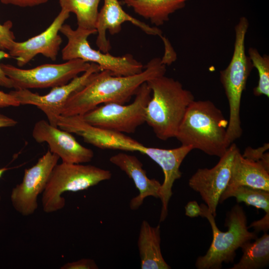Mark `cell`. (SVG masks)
Returning a JSON list of instances; mask_svg holds the SVG:
<instances>
[{
  "label": "cell",
  "mask_w": 269,
  "mask_h": 269,
  "mask_svg": "<svg viewBox=\"0 0 269 269\" xmlns=\"http://www.w3.org/2000/svg\"><path fill=\"white\" fill-rule=\"evenodd\" d=\"M166 65L162 58L157 57L151 59L141 72L133 75L117 76L104 70L97 72L82 88L68 98L61 116H82L100 104H125L143 83L165 75Z\"/></svg>",
  "instance_id": "obj_1"
},
{
  "label": "cell",
  "mask_w": 269,
  "mask_h": 269,
  "mask_svg": "<svg viewBox=\"0 0 269 269\" xmlns=\"http://www.w3.org/2000/svg\"><path fill=\"white\" fill-rule=\"evenodd\" d=\"M228 125V121L212 102L194 100L187 108L175 137L182 145L221 157L230 146Z\"/></svg>",
  "instance_id": "obj_2"
},
{
  "label": "cell",
  "mask_w": 269,
  "mask_h": 269,
  "mask_svg": "<svg viewBox=\"0 0 269 269\" xmlns=\"http://www.w3.org/2000/svg\"><path fill=\"white\" fill-rule=\"evenodd\" d=\"M146 83L152 95L146 108L145 123L159 139L175 137L187 108L195 100L193 95L180 82L165 75Z\"/></svg>",
  "instance_id": "obj_3"
},
{
  "label": "cell",
  "mask_w": 269,
  "mask_h": 269,
  "mask_svg": "<svg viewBox=\"0 0 269 269\" xmlns=\"http://www.w3.org/2000/svg\"><path fill=\"white\" fill-rule=\"evenodd\" d=\"M249 27L248 19L241 17L235 27V38L233 55L228 66L220 71V79L229 106L227 137L230 145L242 134L240 119L242 96L253 68L246 54L245 37Z\"/></svg>",
  "instance_id": "obj_4"
},
{
  "label": "cell",
  "mask_w": 269,
  "mask_h": 269,
  "mask_svg": "<svg viewBox=\"0 0 269 269\" xmlns=\"http://www.w3.org/2000/svg\"><path fill=\"white\" fill-rule=\"evenodd\" d=\"M201 215L209 221L212 230L213 239L206 254L199 257L195 266L198 269H220L223 263H233L236 251L246 242L256 239L255 232L249 231L247 219L242 206L237 204L228 212L225 225L226 232L220 230L215 217L205 204H201Z\"/></svg>",
  "instance_id": "obj_5"
},
{
  "label": "cell",
  "mask_w": 269,
  "mask_h": 269,
  "mask_svg": "<svg viewBox=\"0 0 269 269\" xmlns=\"http://www.w3.org/2000/svg\"><path fill=\"white\" fill-rule=\"evenodd\" d=\"M110 170L82 163L62 162L53 168L42 192L43 210L51 213L63 209L65 199L62 196L66 192L86 190L101 181L112 177Z\"/></svg>",
  "instance_id": "obj_6"
},
{
  "label": "cell",
  "mask_w": 269,
  "mask_h": 269,
  "mask_svg": "<svg viewBox=\"0 0 269 269\" xmlns=\"http://www.w3.org/2000/svg\"><path fill=\"white\" fill-rule=\"evenodd\" d=\"M68 42L61 51L63 60L80 59L98 65L102 70H108L117 76H130L141 72L144 66L131 54L114 56L109 53L95 50L90 45L88 37L97 33L96 29L77 27L73 29L70 25L63 24L60 29Z\"/></svg>",
  "instance_id": "obj_7"
},
{
  "label": "cell",
  "mask_w": 269,
  "mask_h": 269,
  "mask_svg": "<svg viewBox=\"0 0 269 269\" xmlns=\"http://www.w3.org/2000/svg\"><path fill=\"white\" fill-rule=\"evenodd\" d=\"M151 97V91L146 82L139 87L131 104H104L81 116L85 122L96 127L123 134L133 133L145 123L146 108Z\"/></svg>",
  "instance_id": "obj_8"
},
{
  "label": "cell",
  "mask_w": 269,
  "mask_h": 269,
  "mask_svg": "<svg viewBox=\"0 0 269 269\" xmlns=\"http://www.w3.org/2000/svg\"><path fill=\"white\" fill-rule=\"evenodd\" d=\"M90 65L91 63L80 59L68 60L61 64H44L29 69L0 63L1 69L11 80L15 90L53 88L63 85L85 72Z\"/></svg>",
  "instance_id": "obj_9"
},
{
  "label": "cell",
  "mask_w": 269,
  "mask_h": 269,
  "mask_svg": "<svg viewBox=\"0 0 269 269\" xmlns=\"http://www.w3.org/2000/svg\"><path fill=\"white\" fill-rule=\"evenodd\" d=\"M59 156L49 150L32 166L24 170L21 183L13 187L10 201L13 208L23 216L32 215L38 207L37 197L42 193Z\"/></svg>",
  "instance_id": "obj_10"
},
{
  "label": "cell",
  "mask_w": 269,
  "mask_h": 269,
  "mask_svg": "<svg viewBox=\"0 0 269 269\" xmlns=\"http://www.w3.org/2000/svg\"><path fill=\"white\" fill-rule=\"evenodd\" d=\"M101 70L98 65L91 63L88 69L81 75L76 77L65 85L52 88L48 93L44 95L34 93L29 89L14 90L9 93L20 105H31L37 107L45 114L51 125L57 127L58 119L68 98L82 88L95 73Z\"/></svg>",
  "instance_id": "obj_11"
},
{
  "label": "cell",
  "mask_w": 269,
  "mask_h": 269,
  "mask_svg": "<svg viewBox=\"0 0 269 269\" xmlns=\"http://www.w3.org/2000/svg\"><path fill=\"white\" fill-rule=\"evenodd\" d=\"M238 149L236 144L232 143L215 166L210 169L199 168L189 180L190 187L199 193L214 217L220 198L229 183Z\"/></svg>",
  "instance_id": "obj_12"
},
{
  "label": "cell",
  "mask_w": 269,
  "mask_h": 269,
  "mask_svg": "<svg viewBox=\"0 0 269 269\" xmlns=\"http://www.w3.org/2000/svg\"><path fill=\"white\" fill-rule=\"evenodd\" d=\"M57 126L60 129L81 136L86 142L101 149L141 153L145 146L123 133L92 125L80 115L60 116Z\"/></svg>",
  "instance_id": "obj_13"
},
{
  "label": "cell",
  "mask_w": 269,
  "mask_h": 269,
  "mask_svg": "<svg viewBox=\"0 0 269 269\" xmlns=\"http://www.w3.org/2000/svg\"><path fill=\"white\" fill-rule=\"evenodd\" d=\"M69 15V12L61 9L44 31L24 41H14L8 54L10 57L16 59L17 65L23 67L38 54L52 61L56 60L62 42L59 32Z\"/></svg>",
  "instance_id": "obj_14"
},
{
  "label": "cell",
  "mask_w": 269,
  "mask_h": 269,
  "mask_svg": "<svg viewBox=\"0 0 269 269\" xmlns=\"http://www.w3.org/2000/svg\"><path fill=\"white\" fill-rule=\"evenodd\" d=\"M32 135L38 143L46 142L49 150L57 155L62 162L84 163L91 161L94 152L81 145L71 133L41 120L34 125Z\"/></svg>",
  "instance_id": "obj_15"
},
{
  "label": "cell",
  "mask_w": 269,
  "mask_h": 269,
  "mask_svg": "<svg viewBox=\"0 0 269 269\" xmlns=\"http://www.w3.org/2000/svg\"><path fill=\"white\" fill-rule=\"evenodd\" d=\"M104 1L96 23L97 33L96 43L101 51L109 53L111 48L110 41L107 38L106 31L108 30L112 35L118 34L122 30V24L127 21L147 34L160 36L163 42L167 39L162 36V31L157 27L150 26L125 11L118 0H104Z\"/></svg>",
  "instance_id": "obj_16"
},
{
  "label": "cell",
  "mask_w": 269,
  "mask_h": 269,
  "mask_svg": "<svg viewBox=\"0 0 269 269\" xmlns=\"http://www.w3.org/2000/svg\"><path fill=\"white\" fill-rule=\"evenodd\" d=\"M193 150L190 146L181 145L172 149L144 146L142 153L145 154L158 164L164 174L161 184L160 199L162 207L159 222L165 220L168 214V205L172 195V188L175 181L182 175L180 166L187 154Z\"/></svg>",
  "instance_id": "obj_17"
},
{
  "label": "cell",
  "mask_w": 269,
  "mask_h": 269,
  "mask_svg": "<svg viewBox=\"0 0 269 269\" xmlns=\"http://www.w3.org/2000/svg\"><path fill=\"white\" fill-rule=\"evenodd\" d=\"M110 161L133 180L139 191L138 195L130 201L132 210L138 209L148 196L160 198L161 184L155 179L147 177L142 163L135 156L120 152L111 156Z\"/></svg>",
  "instance_id": "obj_18"
},
{
  "label": "cell",
  "mask_w": 269,
  "mask_h": 269,
  "mask_svg": "<svg viewBox=\"0 0 269 269\" xmlns=\"http://www.w3.org/2000/svg\"><path fill=\"white\" fill-rule=\"evenodd\" d=\"M239 185L269 191V171L261 164L244 157L238 148L234 157L227 186Z\"/></svg>",
  "instance_id": "obj_19"
},
{
  "label": "cell",
  "mask_w": 269,
  "mask_h": 269,
  "mask_svg": "<svg viewBox=\"0 0 269 269\" xmlns=\"http://www.w3.org/2000/svg\"><path fill=\"white\" fill-rule=\"evenodd\" d=\"M160 229L159 224L152 227L145 220H143L141 224L137 246L141 269L171 268L161 254Z\"/></svg>",
  "instance_id": "obj_20"
},
{
  "label": "cell",
  "mask_w": 269,
  "mask_h": 269,
  "mask_svg": "<svg viewBox=\"0 0 269 269\" xmlns=\"http://www.w3.org/2000/svg\"><path fill=\"white\" fill-rule=\"evenodd\" d=\"M188 0H123L136 14L158 27L167 21L169 15L182 8Z\"/></svg>",
  "instance_id": "obj_21"
},
{
  "label": "cell",
  "mask_w": 269,
  "mask_h": 269,
  "mask_svg": "<svg viewBox=\"0 0 269 269\" xmlns=\"http://www.w3.org/2000/svg\"><path fill=\"white\" fill-rule=\"evenodd\" d=\"M255 241L246 242L241 248L243 255L239 262L231 269H259L269 263V235L267 233Z\"/></svg>",
  "instance_id": "obj_22"
},
{
  "label": "cell",
  "mask_w": 269,
  "mask_h": 269,
  "mask_svg": "<svg viewBox=\"0 0 269 269\" xmlns=\"http://www.w3.org/2000/svg\"><path fill=\"white\" fill-rule=\"evenodd\" d=\"M232 197L236 198L238 203L243 202L269 214V191L243 185L227 186L220 198L219 203Z\"/></svg>",
  "instance_id": "obj_23"
},
{
  "label": "cell",
  "mask_w": 269,
  "mask_h": 269,
  "mask_svg": "<svg viewBox=\"0 0 269 269\" xmlns=\"http://www.w3.org/2000/svg\"><path fill=\"white\" fill-rule=\"evenodd\" d=\"M101 0H59L61 9L76 15L78 27L87 29H96Z\"/></svg>",
  "instance_id": "obj_24"
},
{
  "label": "cell",
  "mask_w": 269,
  "mask_h": 269,
  "mask_svg": "<svg viewBox=\"0 0 269 269\" xmlns=\"http://www.w3.org/2000/svg\"><path fill=\"white\" fill-rule=\"evenodd\" d=\"M249 57L253 67L258 72L259 81L257 86L253 89L254 95L269 97V57L261 55L255 48L250 47L248 50Z\"/></svg>",
  "instance_id": "obj_25"
},
{
  "label": "cell",
  "mask_w": 269,
  "mask_h": 269,
  "mask_svg": "<svg viewBox=\"0 0 269 269\" xmlns=\"http://www.w3.org/2000/svg\"><path fill=\"white\" fill-rule=\"evenodd\" d=\"M269 148V143H265L263 146L255 149L248 146L245 149L242 156L248 159L261 164L269 171V154L268 152H266Z\"/></svg>",
  "instance_id": "obj_26"
},
{
  "label": "cell",
  "mask_w": 269,
  "mask_h": 269,
  "mask_svg": "<svg viewBox=\"0 0 269 269\" xmlns=\"http://www.w3.org/2000/svg\"><path fill=\"white\" fill-rule=\"evenodd\" d=\"M12 23L8 20L0 23V49L9 50L15 41V36L11 30Z\"/></svg>",
  "instance_id": "obj_27"
},
{
  "label": "cell",
  "mask_w": 269,
  "mask_h": 269,
  "mask_svg": "<svg viewBox=\"0 0 269 269\" xmlns=\"http://www.w3.org/2000/svg\"><path fill=\"white\" fill-rule=\"evenodd\" d=\"M98 266L94 260L91 259H82L78 261L67 263L61 269H98Z\"/></svg>",
  "instance_id": "obj_28"
},
{
  "label": "cell",
  "mask_w": 269,
  "mask_h": 269,
  "mask_svg": "<svg viewBox=\"0 0 269 269\" xmlns=\"http://www.w3.org/2000/svg\"><path fill=\"white\" fill-rule=\"evenodd\" d=\"M5 4H11L22 7H33L47 2L48 0H0Z\"/></svg>",
  "instance_id": "obj_29"
},
{
  "label": "cell",
  "mask_w": 269,
  "mask_h": 269,
  "mask_svg": "<svg viewBox=\"0 0 269 269\" xmlns=\"http://www.w3.org/2000/svg\"><path fill=\"white\" fill-rule=\"evenodd\" d=\"M10 58L8 53L0 49V60L5 58ZM0 86L7 88H13L11 80L5 74L0 66Z\"/></svg>",
  "instance_id": "obj_30"
},
{
  "label": "cell",
  "mask_w": 269,
  "mask_h": 269,
  "mask_svg": "<svg viewBox=\"0 0 269 269\" xmlns=\"http://www.w3.org/2000/svg\"><path fill=\"white\" fill-rule=\"evenodd\" d=\"M20 105L15 98L9 93H5L0 91V108L12 107H18Z\"/></svg>",
  "instance_id": "obj_31"
},
{
  "label": "cell",
  "mask_w": 269,
  "mask_h": 269,
  "mask_svg": "<svg viewBox=\"0 0 269 269\" xmlns=\"http://www.w3.org/2000/svg\"><path fill=\"white\" fill-rule=\"evenodd\" d=\"M185 209V215L189 217L194 218L201 215V207L196 201L188 202Z\"/></svg>",
  "instance_id": "obj_32"
},
{
  "label": "cell",
  "mask_w": 269,
  "mask_h": 269,
  "mask_svg": "<svg viewBox=\"0 0 269 269\" xmlns=\"http://www.w3.org/2000/svg\"><path fill=\"white\" fill-rule=\"evenodd\" d=\"M253 228L255 232H266L269 228V214L266 215L260 220L253 222L248 228Z\"/></svg>",
  "instance_id": "obj_33"
},
{
  "label": "cell",
  "mask_w": 269,
  "mask_h": 269,
  "mask_svg": "<svg viewBox=\"0 0 269 269\" xmlns=\"http://www.w3.org/2000/svg\"><path fill=\"white\" fill-rule=\"evenodd\" d=\"M17 124V122L15 120L0 114V128L12 127Z\"/></svg>",
  "instance_id": "obj_34"
},
{
  "label": "cell",
  "mask_w": 269,
  "mask_h": 269,
  "mask_svg": "<svg viewBox=\"0 0 269 269\" xmlns=\"http://www.w3.org/2000/svg\"><path fill=\"white\" fill-rule=\"evenodd\" d=\"M8 169H9V168H6V167H3V168H0V179L2 177L3 173ZM0 200H1V197L0 196Z\"/></svg>",
  "instance_id": "obj_35"
}]
</instances>
